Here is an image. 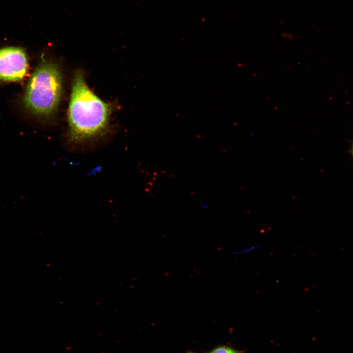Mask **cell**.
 Returning a JSON list of instances; mask_svg holds the SVG:
<instances>
[{"label":"cell","mask_w":353,"mask_h":353,"mask_svg":"<svg viewBox=\"0 0 353 353\" xmlns=\"http://www.w3.org/2000/svg\"><path fill=\"white\" fill-rule=\"evenodd\" d=\"M72 82L68 111L69 135L71 141L79 143L106 131L112 108L89 89L82 70L76 71Z\"/></svg>","instance_id":"cell-1"},{"label":"cell","mask_w":353,"mask_h":353,"mask_svg":"<svg viewBox=\"0 0 353 353\" xmlns=\"http://www.w3.org/2000/svg\"><path fill=\"white\" fill-rule=\"evenodd\" d=\"M62 86V77L58 67L51 61H43L36 68L28 81L23 103L36 115L50 116L57 109Z\"/></svg>","instance_id":"cell-2"},{"label":"cell","mask_w":353,"mask_h":353,"mask_svg":"<svg viewBox=\"0 0 353 353\" xmlns=\"http://www.w3.org/2000/svg\"><path fill=\"white\" fill-rule=\"evenodd\" d=\"M28 60L24 50L17 47L0 49V79L15 82L26 75Z\"/></svg>","instance_id":"cell-3"},{"label":"cell","mask_w":353,"mask_h":353,"mask_svg":"<svg viewBox=\"0 0 353 353\" xmlns=\"http://www.w3.org/2000/svg\"><path fill=\"white\" fill-rule=\"evenodd\" d=\"M243 351L238 350L232 347L226 345L217 346L207 353H242Z\"/></svg>","instance_id":"cell-4"},{"label":"cell","mask_w":353,"mask_h":353,"mask_svg":"<svg viewBox=\"0 0 353 353\" xmlns=\"http://www.w3.org/2000/svg\"><path fill=\"white\" fill-rule=\"evenodd\" d=\"M259 248V246L255 245V246H252L249 247H247V248L238 251H235L233 252V253L234 254H244L246 253L249 252H252L256 249H258Z\"/></svg>","instance_id":"cell-5"},{"label":"cell","mask_w":353,"mask_h":353,"mask_svg":"<svg viewBox=\"0 0 353 353\" xmlns=\"http://www.w3.org/2000/svg\"><path fill=\"white\" fill-rule=\"evenodd\" d=\"M186 353H196L189 351H187Z\"/></svg>","instance_id":"cell-6"},{"label":"cell","mask_w":353,"mask_h":353,"mask_svg":"<svg viewBox=\"0 0 353 353\" xmlns=\"http://www.w3.org/2000/svg\"><path fill=\"white\" fill-rule=\"evenodd\" d=\"M351 153H352V155H353V146H352V149H351Z\"/></svg>","instance_id":"cell-7"}]
</instances>
